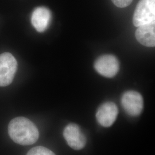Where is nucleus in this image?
<instances>
[{"label":"nucleus","mask_w":155,"mask_h":155,"mask_svg":"<svg viewBox=\"0 0 155 155\" xmlns=\"http://www.w3.org/2000/svg\"><path fill=\"white\" fill-rule=\"evenodd\" d=\"M94 68L101 75L114 77L120 70V63L116 56L112 55L101 56L94 63Z\"/></svg>","instance_id":"nucleus-5"},{"label":"nucleus","mask_w":155,"mask_h":155,"mask_svg":"<svg viewBox=\"0 0 155 155\" xmlns=\"http://www.w3.org/2000/svg\"><path fill=\"white\" fill-rule=\"evenodd\" d=\"M51 20V13L45 7L36 8L32 13L31 22L39 32H43L48 27Z\"/></svg>","instance_id":"nucleus-8"},{"label":"nucleus","mask_w":155,"mask_h":155,"mask_svg":"<svg viewBox=\"0 0 155 155\" xmlns=\"http://www.w3.org/2000/svg\"><path fill=\"white\" fill-rule=\"evenodd\" d=\"M118 113L116 105L111 102H107L98 108L96 113L97 120L102 127H110L116 120Z\"/></svg>","instance_id":"nucleus-7"},{"label":"nucleus","mask_w":155,"mask_h":155,"mask_svg":"<svg viewBox=\"0 0 155 155\" xmlns=\"http://www.w3.org/2000/svg\"><path fill=\"white\" fill-rule=\"evenodd\" d=\"M115 5L118 8H125L129 5L133 0H112Z\"/></svg>","instance_id":"nucleus-11"},{"label":"nucleus","mask_w":155,"mask_h":155,"mask_svg":"<svg viewBox=\"0 0 155 155\" xmlns=\"http://www.w3.org/2000/svg\"><path fill=\"white\" fill-rule=\"evenodd\" d=\"M8 132L13 141L22 145H32L39 139L38 127L31 120L22 117L11 120L9 124Z\"/></svg>","instance_id":"nucleus-1"},{"label":"nucleus","mask_w":155,"mask_h":155,"mask_svg":"<svg viewBox=\"0 0 155 155\" xmlns=\"http://www.w3.org/2000/svg\"><path fill=\"white\" fill-rule=\"evenodd\" d=\"M121 105L127 114L130 116H138L144 107L143 97L137 91H127L122 95Z\"/></svg>","instance_id":"nucleus-4"},{"label":"nucleus","mask_w":155,"mask_h":155,"mask_svg":"<svg viewBox=\"0 0 155 155\" xmlns=\"http://www.w3.org/2000/svg\"><path fill=\"white\" fill-rule=\"evenodd\" d=\"M27 155H55L51 150L44 147H36L29 150Z\"/></svg>","instance_id":"nucleus-10"},{"label":"nucleus","mask_w":155,"mask_h":155,"mask_svg":"<svg viewBox=\"0 0 155 155\" xmlns=\"http://www.w3.org/2000/svg\"><path fill=\"white\" fill-rule=\"evenodd\" d=\"M17 69L16 59L11 53L0 55V86L5 87L12 82Z\"/></svg>","instance_id":"nucleus-3"},{"label":"nucleus","mask_w":155,"mask_h":155,"mask_svg":"<svg viewBox=\"0 0 155 155\" xmlns=\"http://www.w3.org/2000/svg\"><path fill=\"white\" fill-rule=\"evenodd\" d=\"M63 136L67 144L73 150L83 149L87 142L86 136L75 124H69L67 125L63 131Z\"/></svg>","instance_id":"nucleus-6"},{"label":"nucleus","mask_w":155,"mask_h":155,"mask_svg":"<svg viewBox=\"0 0 155 155\" xmlns=\"http://www.w3.org/2000/svg\"><path fill=\"white\" fill-rule=\"evenodd\" d=\"M155 21V0H140L133 17L136 27Z\"/></svg>","instance_id":"nucleus-2"},{"label":"nucleus","mask_w":155,"mask_h":155,"mask_svg":"<svg viewBox=\"0 0 155 155\" xmlns=\"http://www.w3.org/2000/svg\"><path fill=\"white\" fill-rule=\"evenodd\" d=\"M135 36L140 43L146 47L155 45V21L138 27Z\"/></svg>","instance_id":"nucleus-9"}]
</instances>
